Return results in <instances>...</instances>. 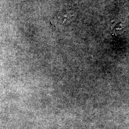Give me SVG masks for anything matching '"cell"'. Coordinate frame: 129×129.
<instances>
[{"instance_id":"1","label":"cell","mask_w":129,"mask_h":129,"mask_svg":"<svg viewBox=\"0 0 129 129\" xmlns=\"http://www.w3.org/2000/svg\"><path fill=\"white\" fill-rule=\"evenodd\" d=\"M113 28L115 31H120L124 28V24L122 22H116L113 25Z\"/></svg>"}]
</instances>
